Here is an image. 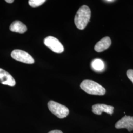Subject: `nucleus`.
<instances>
[{"label":"nucleus","mask_w":133,"mask_h":133,"mask_svg":"<svg viewBox=\"0 0 133 133\" xmlns=\"http://www.w3.org/2000/svg\"><path fill=\"white\" fill-rule=\"evenodd\" d=\"M115 1L114 0H106V1H104V2H106V3H112L114 2Z\"/></svg>","instance_id":"obj_15"},{"label":"nucleus","mask_w":133,"mask_h":133,"mask_svg":"<svg viewBox=\"0 0 133 133\" xmlns=\"http://www.w3.org/2000/svg\"><path fill=\"white\" fill-rule=\"evenodd\" d=\"M90 17V8L86 5L81 6L77 11L75 17V23L76 27L81 30L85 29Z\"/></svg>","instance_id":"obj_1"},{"label":"nucleus","mask_w":133,"mask_h":133,"mask_svg":"<svg viewBox=\"0 0 133 133\" xmlns=\"http://www.w3.org/2000/svg\"><path fill=\"white\" fill-rule=\"evenodd\" d=\"M45 0H30L29 1V5L33 8H36L45 2Z\"/></svg>","instance_id":"obj_12"},{"label":"nucleus","mask_w":133,"mask_h":133,"mask_svg":"<svg viewBox=\"0 0 133 133\" xmlns=\"http://www.w3.org/2000/svg\"><path fill=\"white\" fill-rule=\"evenodd\" d=\"M111 44V41L110 38L105 37L96 43L94 49L97 52H101L109 48Z\"/></svg>","instance_id":"obj_9"},{"label":"nucleus","mask_w":133,"mask_h":133,"mask_svg":"<svg viewBox=\"0 0 133 133\" xmlns=\"http://www.w3.org/2000/svg\"><path fill=\"white\" fill-rule=\"evenodd\" d=\"M0 83L10 86H14L16 82L12 76L8 71L0 68Z\"/></svg>","instance_id":"obj_8"},{"label":"nucleus","mask_w":133,"mask_h":133,"mask_svg":"<svg viewBox=\"0 0 133 133\" xmlns=\"http://www.w3.org/2000/svg\"><path fill=\"white\" fill-rule=\"evenodd\" d=\"M10 30L12 32L23 34L25 33L27 28L26 26L20 21H15L10 26Z\"/></svg>","instance_id":"obj_10"},{"label":"nucleus","mask_w":133,"mask_h":133,"mask_svg":"<svg viewBox=\"0 0 133 133\" xmlns=\"http://www.w3.org/2000/svg\"><path fill=\"white\" fill-rule=\"evenodd\" d=\"M63 133L61 131L58 130H52L50 131L49 133Z\"/></svg>","instance_id":"obj_14"},{"label":"nucleus","mask_w":133,"mask_h":133,"mask_svg":"<svg viewBox=\"0 0 133 133\" xmlns=\"http://www.w3.org/2000/svg\"><path fill=\"white\" fill-rule=\"evenodd\" d=\"M127 76L129 79L133 83V70L129 69L127 71Z\"/></svg>","instance_id":"obj_13"},{"label":"nucleus","mask_w":133,"mask_h":133,"mask_svg":"<svg viewBox=\"0 0 133 133\" xmlns=\"http://www.w3.org/2000/svg\"><path fill=\"white\" fill-rule=\"evenodd\" d=\"M11 56L15 60L26 64H32L35 62L31 55L23 50L19 49H15L12 51L11 53Z\"/></svg>","instance_id":"obj_5"},{"label":"nucleus","mask_w":133,"mask_h":133,"mask_svg":"<svg viewBox=\"0 0 133 133\" xmlns=\"http://www.w3.org/2000/svg\"><path fill=\"white\" fill-rule=\"evenodd\" d=\"M43 42L44 44L54 52L61 53L64 50L62 43L57 38L54 37L48 36L46 37L44 39Z\"/></svg>","instance_id":"obj_4"},{"label":"nucleus","mask_w":133,"mask_h":133,"mask_svg":"<svg viewBox=\"0 0 133 133\" xmlns=\"http://www.w3.org/2000/svg\"><path fill=\"white\" fill-rule=\"evenodd\" d=\"M91 66L96 71H101L104 69V63L100 59H94L91 63Z\"/></svg>","instance_id":"obj_11"},{"label":"nucleus","mask_w":133,"mask_h":133,"mask_svg":"<svg viewBox=\"0 0 133 133\" xmlns=\"http://www.w3.org/2000/svg\"><path fill=\"white\" fill-rule=\"evenodd\" d=\"M48 107L53 114L59 118H65L69 114V109L66 107L53 101L48 103Z\"/></svg>","instance_id":"obj_3"},{"label":"nucleus","mask_w":133,"mask_h":133,"mask_svg":"<svg viewBox=\"0 0 133 133\" xmlns=\"http://www.w3.org/2000/svg\"><path fill=\"white\" fill-rule=\"evenodd\" d=\"M5 2H6V3H8L11 4V3H12L14 2V0H6Z\"/></svg>","instance_id":"obj_16"},{"label":"nucleus","mask_w":133,"mask_h":133,"mask_svg":"<svg viewBox=\"0 0 133 133\" xmlns=\"http://www.w3.org/2000/svg\"><path fill=\"white\" fill-rule=\"evenodd\" d=\"M81 88L86 93L91 95H105V89L100 84L91 80H84L81 83Z\"/></svg>","instance_id":"obj_2"},{"label":"nucleus","mask_w":133,"mask_h":133,"mask_svg":"<svg viewBox=\"0 0 133 133\" xmlns=\"http://www.w3.org/2000/svg\"><path fill=\"white\" fill-rule=\"evenodd\" d=\"M115 127L116 129H127L129 132L133 131V116L125 115L116 123Z\"/></svg>","instance_id":"obj_6"},{"label":"nucleus","mask_w":133,"mask_h":133,"mask_svg":"<svg viewBox=\"0 0 133 133\" xmlns=\"http://www.w3.org/2000/svg\"><path fill=\"white\" fill-rule=\"evenodd\" d=\"M114 107L105 104H98L92 106V112L97 115H101L103 112L112 115L114 113Z\"/></svg>","instance_id":"obj_7"}]
</instances>
